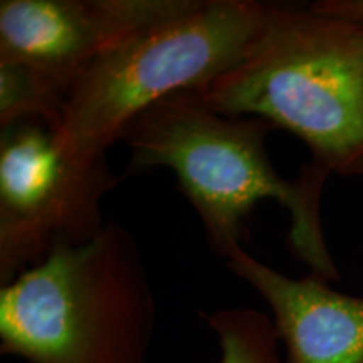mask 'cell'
I'll use <instances>...</instances> for the list:
<instances>
[{"label": "cell", "instance_id": "cell-1", "mask_svg": "<svg viewBox=\"0 0 363 363\" xmlns=\"http://www.w3.org/2000/svg\"><path fill=\"white\" fill-rule=\"evenodd\" d=\"M274 126L261 118L229 116L177 93L145 110L121 142L126 174L169 169L201 217L208 246L227 257L242 247L246 219L261 201L289 216V249L323 281L340 279L321 227V190L328 172L306 163L294 179L276 172L266 150Z\"/></svg>", "mask_w": 363, "mask_h": 363}, {"label": "cell", "instance_id": "cell-2", "mask_svg": "<svg viewBox=\"0 0 363 363\" xmlns=\"http://www.w3.org/2000/svg\"><path fill=\"white\" fill-rule=\"evenodd\" d=\"M182 93L222 115L291 131L328 174L363 175L360 26L310 6H269L261 33L234 66Z\"/></svg>", "mask_w": 363, "mask_h": 363}, {"label": "cell", "instance_id": "cell-3", "mask_svg": "<svg viewBox=\"0 0 363 363\" xmlns=\"http://www.w3.org/2000/svg\"><path fill=\"white\" fill-rule=\"evenodd\" d=\"M155 321L142 254L115 220L0 289V353L29 363H145Z\"/></svg>", "mask_w": 363, "mask_h": 363}, {"label": "cell", "instance_id": "cell-4", "mask_svg": "<svg viewBox=\"0 0 363 363\" xmlns=\"http://www.w3.org/2000/svg\"><path fill=\"white\" fill-rule=\"evenodd\" d=\"M269 4L195 0L189 11L140 30L72 81L54 140L69 157H106L150 106L207 83L242 57Z\"/></svg>", "mask_w": 363, "mask_h": 363}, {"label": "cell", "instance_id": "cell-5", "mask_svg": "<svg viewBox=\"0 0 363 363\" xmlns=\"http://www.w3.org/2000/svg\"><path fill=\"white\" fill-rule=\"evenodd\" d=\"M118 180L106 157H69L52 131L16 125L0 136V283L9 284L62 244L103 230L101 202Z\"/></svg>", "mask_w": 363, "mask_h": 363}, {"label": "cell", "instance_id": "cell-6", "mask_svg": "<svg viewBox=\"0 0 363 363\" xmlns=\"http://www.w3.org/2000/svg\"><path fill=\"white\" fill-rule=\"evenodd\" d=\"M195 0H2L0 62L30 66L71 88L118 44L189 11Z\"/></svg>", "mask_w": 363, "mask_h": 363}, {"label": "cell", "instance_id": "cell-7", "mask_svg": "<svg viewBox=\"0 0 363 363\" xmlns=\"http://www.w3.org/2000/svg\"><path fill=\"white\" fill-rule=\"evenodd\" d=\"M225 264L266 299L284 363H363V296L335 291L313 274L289 278L242 247Z\"/></svg>", "mask_w": 363, "mask_h": 363}, {"label": "cell", "instance_id": "cell-8", "mask_svg": "<svg viewBox=\"0 0 363 363\" xmlns=\"http://www.w3.org/2000/svg\"><path fill=\"white\" fill-rule=\"evenodd\" d=\"M69 89L34 67L0 62V128L40 125L54 130Z\"/></svg>", "mask_w": 363, "mask_h": 363}, {"label": "cell", "instance_id": "cell-9", "mask_svg": "<svg viewBox=\"0 0 363 363\" xmlns=\"http://www.w3.org/2000/svg\"><path fill=\"white\" fill-rule=\"evenodd\" d=\"M203 320L217 335L220 363H284L272 318L251 308H225Z\"/></svg>", "mask_w": 363, "mask_h": 363}, {"label": "cell", "instance_id": "cell-10", "mask_svg": "<svg viewBox=\"0 0 363 363\" xmlns=\"http://www.w3.org/2000/svg\"><path fill=\"white\" fill-rule=\"evenodd\" d=\"M311 7L325 16L363 26V0H321Z\"/></svg>", "mask_w": 363, "mask_h": 363}, {"label": "cell", "instance_id": "cell-11", "mask_svg": "<svg viewBox=\"0 0 363 363\" xmlns=\"http://www.w3.org/2000/svg\"><path fill=\"white\" fill-rule=\"evenodd\" d=\"M360 39H362V51H363V26H360Z\"/></svg>", "mask_w": 363, "mask_h": 363}]
</instances>
